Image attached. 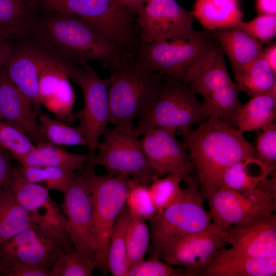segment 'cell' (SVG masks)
I'll list each match as a JSON object with an SVG mask.
<instances>
[{"label": "cell", "mask_w": 276, "mask_h": 276, "mask_svg": "<svg viewBox=\"0 0 276 276\" xmlns=\"http://www.w3.org/2000/svg\"><path fill=\"white\" fill-rule=\"evenodd\" d=\"M29 37L63 63L103 66L126 53L91 24L65 13L36 11Z\"/></svg>", "instance_id": "6da1fadb"}, {"label": "cell", "mask_w": 276, "mask_h": 276, "mask_svg": "<svg viewBox=\"0 0 276 276\" xmlns=\"http://www.w3.org/2000/svg\"><path fill=\"white\" fill-rule=\"evenodd\" d=\"M203 200L220 187L224 172L234 164L255 156V148L243 131L218 118H210L196 129L181 130Z\"/></svg>", "instance_id": "7a4b0ae2"}, {"label": "cell", "mask_w": 276, "mask_h": 276, "mask_svg": "<svg viewBox=\"0 0 276 276\" xmlns=\"http://www.w3.org/2000/svg\"><path fill=\"white\" fill-rule=\"evenodd\" d=\"M104 67L110 75L109 122L134 131V120L146 114L154 105L164 75L149 70L127 53Z\"/></svg>", "instance_id": "3957f363"}, {"label": "cell", "mask_w": 276, "mask_h": 276, "mask_svg": "<svg viewBox=\"0 0 276 276\" xmlns=\"http://www.w3.org/2000/svg\"><path fill=\"white\" fill-rule=\"evenodd\" d=\"M35 10L65 13L91 24L123 52L140 43L136 12L119 0H26Z\"/></svg>", "instance_id": "277c9868"}, {"label": "cell", "mask_w": 276, "mask_h": 276, "mask_svg": "<svg viewBox=\"0 0 276 276\" xmlns=\"http://www.w3.org/2000/svg\"><path fill=\"white\" fill-rule=\"evenodd\" d=\"M179 198L150 221V258L160 259L165 249L177 239L212 223L196 178L185 183Z\"/></svg>", "instance_id": "5b68a950"}, {"label": "cell", "mask_w": 276, "mask_h": 276, "mask_svg": "<svg viewBox=\"0 0 276 276\" xmlns=\"http://www.w3.org/2000/svg\"><path fill=\"white\" fill-rule=\"evenodd\" d=\"M196 94L187 84L164 75L156 101L149 111L139 118L134 133L142 135L152 128L181 131L204 123L210 117Z\"/></svg>", "instance_id": "8992f818"}, {"label": "cell", "mask_w": 276, "mask_h": 276, "mask_svg": "<svg viewBox=\"0 0 276 276\" xmlns=\"http://www.w3.org/2000/svg\"><path fill=\"white\" fill-rule=\"evenodd\" d=\"M93 200L92 233L96 268L107 275V255L110 236L126 204L128 178L122 175H97L95 167L85 166Z\"/></svg>", "instance_id": "52a82bcc"}, {"label": "cell", "mask_w": 276, "mask_h": 276, "mask_svg": "<svg viewBox=\"0 0 276 276\" xmlns=\"http://www.w3.org/2000/svg\"><path fill=\"white\" fill-rule=\"evenodd\" d=\"M213 40L209 31L192 27L167 40L140 43L131 55L149 70L185 84L188 69Z\"/></svg>", "instance_id": "ba28073f"}, {"label": "cell", "mask_w": 276, "mask_h": 276, "mask_svg": "<svg viewBox=\"0 0 276 276\" xmlns=\"http://www.w3.org/2000/svg\"><path fill=\"white\" fill-rule=\"evenodd\" d=\"M68 233L43 220L0 245V263L20 262L50 269L55 261L71 250Z\"/></svg>", "instance_id": "9c48e42d"}, {"label": "cell", "mask_w": 276, "mask_h": 276, "mask_svg": "<svg viewBox=\"0 0 276 276\" xmlns=\"http://www.w3.org/2000/svg\"><path fill=\"white\" fill-rule=\"evenodd\" d=\"M103 140L96 146L94 163L104 167L107 175H122L149 186L160 177L152 169L143 151L141 140L134 131L107 127Z\"/></svg>", "instance_id": "30bf717a"}, {"label": "cell", "mask_w": 276, "mask_h": 276, "mask_svg": "<svg viewBox=\"0 0 276 276\" xmlns=\"http://www.w3.org/2000/svg\"><path fill=\"white\" fill-rule=\"evenodd\" d=\"M69 77L81 89L83 107L75 113L77 128L88 144V157L94 156L96 146L109 122V79L100 78L88 63H68L65 66Z\"/></svg>", "instance_id": "8fae6325"}, {"label": "cell", "mask_w": 276, "mask_h": 276, "mask_svg": "<svg viewBox=\"0 0 276 276\" xmlns=\"http://www.w3.org/2000/svg\"><path fill=\"white\" fill-rule=\"evenodd\" d=\"M212 223L225 231L264 213L276 211V174L262 188L242 193L220 187L208 201Z\"/></svg>", "instance_id": "7c38bea8"}, {"label": "cell", "mask_w": 276, "mask_h": 276, "mask_svg": "<svg viewBox=\"0 0 276 276\" xmlns=\"http://www.w3.org/2000/svg\"><path fill=\"white\" fill-rule=\"evenodd\" d=\"M229 244L228 233L212 223L171 243L165 249L160 259L173 267L182 268L187 276H197L218 250Z\"/></svg>", "instance_id": "4fadbf2b"}, {"label": "cell", "mask_w": 276, "mask_h": 276, "mask_svg": "<svg viewBox=\"0 0 276 276\" xmlns=\"http://www.w3.org/2000/svg\"><path fill=\"white\" fill-rule=\"evenodd\" d=\"M63 193L62 209L67 223L68 234L74 249L95 261L92 233L93 200L84 169Z\"/></svg>", "instance_id": "5bb4252c"}, {"label": "cell", "mask_w": 276, "mask_h": 276, "mask_svg": "<svg viewBox=\"0 0 276 276\" xmlns=\"http://www.w3.org/2000/svg\"><path fill=\"white\" fill-rule=\"evenodd\" d=\"M54 58L27 37L12 41L3 67L11 81L30 101L38 116L43 113L38 95L39 76L43 68Z\"/></svg>", "instance_id": "9a60e30c"}, {"label": "cell", "mask_w": 276, "mask_h": 276, "mask_svg": "<svg viewBox=\"0 0 276 276\" xmlns=\"http://www.w3.org/2000/svg\"><path fill=\"white\" fill-rule=\"evenodd\" d=\"M176 130L152 128L143 134L141 143L148 161L161 176L172 173L181 175L185 183L196 178L189 152L176 136Z\"/></svg>", "instance_id": "2e32d148"}, {"label": "cell", "mask_w": 276, "mask_h": 276, "mask_svg": "<svg viewBox=\"0 0 276 276\" xmlns=\"http://www.w3.org/2000/svg\"><path fill=\"white\" fill-rule=\"evenodd\" d=\"M135 12L141 43L174 37L192 28L194 20L175 0H149Z\"/></svg>", "instance_id": "e0dca14e"}, {"label": "cell", "mask_w": 276, "mask_h": 276, "mask_svg": "<svg viewBox=\"0 0 276 276\" xmlns=\"http://www.w3.org/2000/svg\"><path fill=\"white\" fill-rule=\"evenodd\" d=\"M225 231L229 237L230 250L254 258L276 256V214L264 213Z\"/></svg>", "instance_id": "ac0fdd59"}, {"label": "cell", "mask_w": 276, "mask_h": 276, "mask_svg": "<svg viewBox=\"0 0 276 276\" xmlns=\"http://www.w3.org/2000/svg\"><path fill=\"white\" fill-rule=\"evenodd\" d=\"M38 117L30 101L11 81L4 68L0 70V120L19 128L36 145L46 142Z\"/></svg>", "instance_id": "d6986e66"}, {"label": "cell", "mask_w": 276, "mask_h": 276, "mask_svg": "<svg viewBox=\"0 0 276 276\" xmlns=\"http://www.w3.org/2000/svg\"><path fill=\"white\" fill-rule=\"evenodd\" d=\"M233 82L225 64L224 53L214 38L188 69L185 84L203 96Z\"/></svg>", "instance_id": "ffe728a7"}, {"label": "cell", "mask_w": 276, "mask_h": 276, "mask_svg": "<svg viewBox=\"0 0 276 276\" xmlns=\"http://www.w3.org/2000/svg\"><path fill=\"white\" fill-rule=\"evenodd\" d=\"M6 187L19 204L37 220L45 221L68 232L66 218L52 200L45 187L24 180L14 172L13 167Z\"/></svg>", "instance_id": "44dd1931"}, {"label": "cell", "mask_w": 276, "mask_h": 276, "mask_svg": "<svg viewBox=\"0 0 276 276\" xmlns=\"http://www.w3.org/2000/svg\"><path fill=\"white\" fill-rule=\"evenodd\" d=\"M276 256L254 258L223 247L197 276H275Z\"/></svg>", "instance_id": "7402d4cb"}, {"label": "cell", "mask_w": 276, "mask_h": 276, "mask_svg": "<svg viewBox=\"0 0 276 276\" xmlns=\"http://www.w3.org/2000/svg\"><path fill=\"white\" fill-rule=\"evenodd\" d=\"M209 32L227 56L235 78L263 52L260 41L248 35L237 27L219 28Z\"/></svg>", "instance_id": "603a6c76"}, {"label": "cell", "mask_w": 276, "mask_h": 276, "mask_svg": "<svg viewBox=\"0 0 276 276\" xmlns=\"http://www.w3.org/2000/svg\"><path fill=\"white\" fill-rule=\"evenodd\" d=\"M275 172V167L265 164L255 156L249 157L234 164L224 172L220 187L249 192L265 185Z\"/></svg>", "instance_id": "cb8c5ba5"}, {"label": "cell", "mask_w": 276, "mask_h": 276, "mask_svg": "<svg viewBox=\"0 0 276 276\" xmlns=\"http://www.w3.org/2000/svg\"><path fill=\"white\" fill-rule=\"evenodd\" d=\"M191 12L208 31L237 27L243 21L244 16L239 0H196Z\"/></svg>", "instance_id": "d4e9b609"}, {"label": "cell", "mask_w": 276, "mask_h": 276, "mask_svg": "<svg viewBox=\"0 0 276 276\" xmlns=\"http://www.w3.org/2000/svg\"><path fill=\"white\" fill-rule=\"evenodd\" d=\"M14 159L24 166L54 167L81 172L85 167L87 154L72 153L57 145L45 142L36 144L29 152Z\"/></svg>", "instance_id": "484cf974"}, {"label": "cell", "mask_w": 276, "mask_h": 276, "mask_svg": "<svg viewBox=\"0 0 276 276\" xmlns=\"http://www.w3.org/2000/svg\"><path fill=\"white\" fill-rule=\"evenodd\" d=\"M35 14L25 0H0V35L10 41L27 37Z\"/></svg>", "instance_id": "4316f807"}, {"label": "cell", "mask_w": 276, "mask_h": 276, "mask_svg": "<svg viewBox=\"0 0 276 276\" xmlns=\"http://www.w3.org/2000/svg\"><path fill=\"white\" fill-rule=\"evenodd\" d=\"M275 116L276 89L254 96L243 105L237 127L243 132L262 130L274 122Z\"/></svg>", "instance_id": "83f0119b"}, {"label": "cell", "mask_w": 276, "mask_h": 276, "mask_svg": "<svg viewBox=\"0 0 276 276\" xmlns=\"http://www.w3.org/2000/svg\"><path fill=\"white\" fill-rule=\"evenodd\" d=\"M131 214L125 204L118 217L109 238L107 266L113 276H126L129 268L126 234Z\"/></svg>", "instance_id": "f1b7e54d"}, {"label": "cell", "mask_w": 276, "mask_h": 276, "mask_svg": "<svg viewBox=\"0 0 276 276\" xmlns=\"http://www.w3.org/2000/svg\"><path fill=\"white\" fill-rule=\"evenodd\" d=\"M36 220L5 187L0 196V245L28 228Z\"/></svg>", "instance_id": "f546056e"}, {"label": "cell", "mask_w": 276, "mask_h": 276, "mask_svg": "<svg viewBox=\"0 0 276 276\" xmlns=\"http://www.w3.org/2000/svg\"><path fill=\"white\" fill-rule=\"evenodd\" d=\"M239 90L235 83L202 96L209 117L221 119L237 127V119L243 105L239 101Z\"/></svg>", "instance_id": "4dcf8cb0"}, {"label": "cell", "mask_w": 276, "mask_h": 276, "mask_svg": "<svg viewBox=\"0 0 276 276\" xmlns=\"http://www.w3.org/2000/svg\"><path fill=\"white\" fill-rule=\"evenodd\" d=\"M235 79L239 90L251 97L276 89V74L262 54Z\"/></svg>", "instance_id": "1f68e13d"}, {"label": "cell", "mask_w": 276, "mask_h": 276, "mask_svg": "<svg viewBox=\"0 0 276 276\" xmlns=\"http://www.w3.org/2000/svg\"><path fill=\"white\" fill-rule=\"evenodd\" d=\"M14 172L28 181L39 183L43 182L48 190L64 193L70 187L76 175L73 171L54 167L13 165Z\"/></svg>", "instance_id": "d6a6232c"}, {"label": "cell", "mask_w": 276, "mask_h": 276, "mask_svg": "<svg viewBox=\"0 0 276 276\" xmlns=\"http://www.w3.org/2000/svg\"><path fill=\"white\" fill-rule=\"evenodd\" d=\"M41 132L46 142L57 146L81 145L87 147L86 140L77 128L47 113L38 116Z\"/></svg>", "instance_id": "836d02e7"}, {"label": "cell", "mask_w": 276, "mask_h": 276, "mask_svg": "<svg viewBox=\"0 0 276 276\" xmlns=\"http://www.w3.org/2000/svg\"><path fill=\"white\" fill-rule=\"evenodd\" d=\"M182 181L183 178L181 175L172 173L163 178L156 177L150 183L149 191L158 214L180 196L183 190Z\"/></svg>", "instance_id": "e575fe53"}, {"label": "cell", "mask_w": 276, "mask_h": 276, "mask_svg": "<svg viewBox=\"0 0 276 276\" xmlns=\"http://www.w3.org/2000/svg\"><path fill=\"white\" fill-rule=\"evenodd\" d=\"M146 220L131 215L126 234L129 267L144 259L150 243V229Z\"/></svg>", "instance_id": "d590c367"}, {"label": "cell", "mask_w": 276, "mask_h": 276, "mask_svg": "<svg viewBox=\"0 0 276 276\" xmlns=\"http://www.w3.org/2000/svg\"><path fill=\"white\" fill-rule=\"evenodd\" d=\"M128 190L126 205L131 216L152 220L157 215L148 186L134 178H128Z\"/></svg>", "instance_id": "8d00e7d4"}, {"label": "cell", "mask_w": 276, "mask_h": 276, "mask_svg": "<svg viewBox=\"0 0 276 276\" xmlns=\"http://www.w3.org/2000/svg\"><path fill=\"white\" fill-rule=\"evenodd\" d=\"M95 268L94 260L74 249L59 257L50 271L51 276H90Z\"/></svg>", "instance_id": "74e56055"}, {"label": "cell", "mask_w": 276, "mask_h": 276, "mask_svg": "<svg viewBox=\"0 0 276 276\" xmlns=\"http://www.w3.org/2000/svg\"><path fill=\"white\" fill-rule=\"evenodd\" d=\"M35 144L19 128L0 120V148L6 151L10 157L25 155L31 151Z\"/></svg>", "instance_id": "f35d334b"}, {"label": "cell", "mask_w": 276, "mask_h": 276, "mask_svg": "<svg viewBox=\"0 0 276 276\" xmlns=\"http://www.w3.org/2000/svg\"><path fill=\"white\" fill-rule=\"evenodd\" d=\"M126 276H187L182 268L175 269L160 259L151 257L130 266Z\"/></svg>", "instance_id": "ab89813d"}, {"label": "cell", "mask_w": 276, "mask_h": 276, "mask_svg": "<svg viewBox=\"0 0 276 276\" xmlns=\"http://www.w3.org/2000/svg\"><path fill=\"white\" fill-rule=\"evenodd\" d=\"M237 27L262 43L269 42L276 35V15H259L250 21H242Z\"/></svg>", "instance_id": "60d3db41"}, {"label": "cell", "mask_w": 276, "mask_h": 276, "mask_svg": "<svg viewBox=\"0 0 276 276\" xmlns=\"http://www.w3.org/2000/svg\"><path fill=\"white\" fill-rule=\"evenodd\" d=\"M260 131L256 139L255 157L265 164L276 166V124L272 122Z\"/></svg>", "instance_id": "b9f144b4"}, {"label": "cell", "mask_w": 276, "mask_h": 276, "mask_svg": "<svg viewBox=\"0 0 276 276\" xmlns=\"http://www.w3.org/2000/svg\"><path fill=\"white\" fill-rule=\"evenodd\" d=\"M8 153L0 148V196L12 173L13 165Z\"/></svg>", "instance_id": "7bdbcfd3"}, {"label": "cell", "mask_w": 276, "mask_h": 276, "mask_svg": "<svg viewBox=\"0 0 276 276\" xmlns=\"http://www.w3.org/2000/svg\"><path fill=\"white\" fill-rule=\"evenodd\" d=\"M256 7L259 15H276V0H256Z\"/></svg>", "instance_id": "ee69618b"}, {"label": "cell", "mask_w": 276, "mask_h": 276, "mask_svg": "<svg viewBox=\"0 0 276 276\" xmlns=\"http://www.w3.org/2000/svg\"><path fill=\"white\" fill-rule=\"evenodd\" d=\"M12 46V41L7 40L0 35V70L4 67Z\"/></svg>", "instance_id": "f6af8a7d"}, {"label": "cell", "mask_w": 276, "mask_h": 276, "mask_svg": "<svg viewBox=\"0 0 276 276\" xmlns=\"http://www.w3.org/2000/svg\"><path fill=\"white\" fill-rule=\"evenodd\" d=\"M262 55L267 61L274 73L276 74V44H273L265 50H263Z\"/></svg>", "instance_id": "bcb514c9"}, {"label": "cell", "mask_w": 276, "mask_h": 276, "mask_svg": "<svg viewBox=\"0 0 276 276\" xmlns=\"http://www.w3.org/2000/svg\"><path fill=\"white\" fill-rule=\"evenodd\" d=\"M125 5L134 10L135 12L136 9L145 3V0H119Z\"/></svg>", "instance_id": "7dc6e473"}, {"label": "cell", "mask_w": 276, "mask_h": 276, "mask_svg": "<svg viewBox=\"0 0 276 276\" xmlns=\"http://www.w3.org/2000/svg\"><path fill=\"white\" fill-rule=\"evenodd\" d=\"M149 0H145V3H146L147 1H148Z\"/></svg>", "instance_id": "c3c4849f"}]
</instances>
